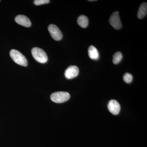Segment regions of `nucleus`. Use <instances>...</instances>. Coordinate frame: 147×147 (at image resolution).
Returning a JSON list of instances; mask_svg holds the SVG:
<instances>
[{"mask_svg":"<svg viewBox=\"0 0 147 147\" xmlns=\"http://www.w3.org/2000/svg\"><path fill=\"white\" fill-rule=\"evenodd\" d=\"M32 54L36 61L41 63H45L48 60V57L45 51L39 47H34Z\"/></svg>","mask_w":147,"mask_h":147,"instance_id":"nucleus-1","label":"nucleus"},{"mask_svg":"<svg viewBox=\"0 0 147 147\" xmlns=\"http://www.w3.org/2000/svg\"><path fill=\"white\" fill-rule=\"evenodd\" d=\"M10 56L12 60L19 65L25 67L28 65V61L26 58L18 50L14 49L11 50Z\"/></svg>","mask_w":147,"mask_h":147,"instance_id":"nucleus-2","label":"nucleus"},{"mask_svg":"<svg viewBox=\"0 0 147 147\" xmlns=\"http://www.w3.org/2000/svg\"><path fill=\"white\" fill-rule=\"evenodd\" d=\"M70 98V94L66 92H57L51 94L50 98L56 103H62L67 101Z\"/></svg>","mask_w":147,"mask_h":147,"instance_id":"nucleus-3","label":"nucleus"},{"mask_svg":"<svg viewBox=\"0 0 147 147\" xmlns=\"http://www.w3.org/2000/svg\"><path fill=\"white\" fill-rule=\"evenodd\" d=\"M48 30L51 36L55 40L58 41L62 38V33L56 25L51 24L48 26Z\"/></svg>","mask_w":147,"mask_h":147,"instance_id":"nucleus-4","label":"nucleus"},{"mask_svg":"<svg viewBox=\"0 0 147 147\" xmlns=\"http://www.w3.org/2000/svg\"><path fill=\"white\" fill-rule=\"evenodd\" d=\"M109 22L116 30H119L121 28L122 24L118 11H115L112 14L109 19Z\"/></svg>","mask_w":147,"mask_h":147,"instance_id":"nucleus-5","label":"nucleus"},{"mask_svg":"<svg viewBox=\"0 0 147 147\" xmlns=\"http://www.w3.org/2000/svg\"><path fill=\"white\" fill-rule=\"evenodd\" d=\"M79 73V69L78 67L71 65L66 69L65 76L67 79H70L75 78L78 76Z\"/></svg>","mask_w":147,"mask_h":147,"instance_id":"nucleus-6","label":"nucleus"},{"mask_svg":"<svg viewBox=\"0 0 147 147\" xmlns=\"http://www.w3.org/2000/svg\"><path fill=\"white\" fill-rule=\"evenodd\" d=\"M108 107L109 111L114 115H117L120 111V105L115 100H110L108 103Z\"/></svg>","mask_w":147,"mask_h":147,"instance_id":"nucleus-7","label":"nucleus"},{"mask_svg":"<svg viewBox=\"0 0 147 147\" xmlns=\"http://www.w3.org/2000/svg\"><path fill=\"white\" fill-rule=\"evenodd\" d=\"M15 21L17 24L27 28H29L31 26L30 19L25 15H18L15 17Z\"/></svg>","mask_w":147,"mask_h":147,"instance_id":"nucleus-8","label":"nucleus"},{"mask_svg":"<svg viewBox=\"0 0 147 147\" xmlns=\"http://www.w3.org/2000/svg\"><path fill=\"white\" fill-rule=\"evenodd\" d=\"M88 53L89 57L92 60L98 59L99 58V54L96 47L93 45H91L89 47Z\"/></svg>","mask_w":147,"mask_h":147,"instance_id":"nucleus-9","label":"nucleus"},{"mask_svg":"<svg viewBox=\"0 0 147 147\" xmlns=\"http://www.w3.org/2000/svg\"><path fill=\"white\" fill-rule=\"evenodd\" d=\"M147 3L144 2L141 4L137 12V17L139 19H142L146 15Z\"/></svg>","mask_w":147,"mask_h":147,"instance_id":"nucleus-10","label":"nucleus"},{"mask_svg":"<svg viewBox=\"0 0 147 147\" xmlns=\"http://www.w3.org/2000/svg\"><path fill=\"white\" fill-rule=\"evenodd\" d=\"M77 23L82 28H86L88 25V19L85 15H81L77 19Z\"/></svg>","mask_w":147,"mask_h":147,"instance_id":"nucleus-11","label":"nucleus"},{"mask_svg":"<svg viewBox=\"0 0 147 147\" xmlns=\"http://www.w3.org/2000/svg\"><path fill=\"white\" fill-rule=\"evenodd\" d=\"M123 59V55L120 52L115 53L113 56V62L115 64H117L121 61Z\"/></svg>","mask_w":147,"mask_h":147,"instance_id":"nucleus-12","label":"nucleus"},{"mask_svg":"<svg viewBox=\"0 0 147 147\" xmlns=\"http://www.w3.org/2000/svg\"><path fill=\"white\" fill-rule=\"evenodd\" d=\"M123 79L125 82L127 84H129L131 83L133 80V76L130 74L126 73L124 75Z\"/></svg>","mask_w":147,"mask_h":147,"instance_id":"nucleus-13","label":"nucleus"},{"mask_svg":"<svg viewBox=\"0 0 147 147\" xmlns=\"http://www.w3.org/2000/svg\"><path fill=\"white\" fill-rule=\"evenodd\" d=\"M50 2L49 0H35L34 1V3L35 5H41L45 4Z\"/></svg>","mask_w":147,"mask_h":147,"instance_id":"nucleus-14","label":"nucleus"},{"mask_svg":"<svg viewBox=\"0 0 147 147\" xmlns=\"http://www.w3.org/2000/svg\"><path fill=\"white\" fill-rule=\"evenodd\" d=\"M94 1V0H93V1H91V0H90V1Z\"/></svg>","mask_w":147,"mask_h":147,"instance_id":"nucleus-15","label":"nucleus"}]
</instances>
